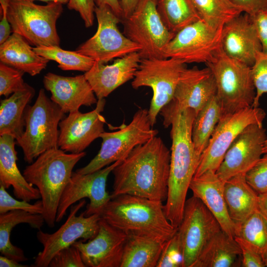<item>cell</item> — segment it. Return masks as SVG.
<instances>
[{"mask_svg":"<svg viewBox=\"0 0 267 267\" xmlns=\"http://www.w3.org/2000/svg\"><path fill=\"white\" fill-rule=\"evenodd\" d=\"M35 95V89L29 86L0 100V135H10L15 140L25 130V111Z\"/></svg>","mask_w":267,"mask_h":267,"instance_id":"obj_28","label":"cell"},{"mask_svg":"<svg viewBox=\"0 0 267 267\" xmlns=\"http://www.w3.org/2000/svg\"><path fill=\"white\" fill-rule=\"evenodd\" d=\"M182 249L177 231L165 243L156 267H182Z\"/></svg>","mask_w":267,"mask_h":267,"instance_id":"obj_39","label":"cell"},{"mask_svg":"<svg viewBox=\"0 0 267 267\" xmlns=\"http://www.w3.org/2000/svg\"><path fill=\"white\" fill-rule=\"evenodd\" d=\"M170 160L171 151L160 137L137 145L113 170L111 198L128 194L166 201Z\"/></svg>","mask_w":267,"mask_h":267,"instance_id":"obj_1","label":"cell"},{"mask_svg":"<svg viewBox=\"0 0 267 267\" xmlns=\"http://www.w3.org/2000/svg\"><path fill=\"white\" fill-rule=\"evenodd\" d=\"M0 60L32 76L40 74L49 61L37 54L28 42L14 32L0 44Z\"/></svg>","mask_w":267,"mask_h":267,"instance_id":"obj_26","label":"cell"},{"mask_svg":"<svg viewBox=\"0 0 267 267\" xmlns=\"http://www.w3.org/2000/svg\"><path fill=\"white\" fill-rule=\"evenodd\" d=\"M16 210L42 215L43 205L42 200L31 204L23 200H17L7 192L3 186L0 185V214Z\"/></svg>","mask_w":267,"mask_h":267,"instance_id":"obj_40","label":"cell"},{"mask_svg":"<svg viewBox=\"0 0 267 267\" xmlns=\"http://www.w3.org/2000/svg\"><path fill=\"white\" fill-rule=\"evenodd\" d=\"M43 83L51 94V100L64 113L78 111L82 106H90L98 100L84 74L67 77L48 72Z\"/></svg>","mask_w":267,"mask_h":267,"instance_id":"obj_22","label":"cell"},{"mask_svg":"<svg viewBox=\"0 0 267 267\" xmlns=\"http://www.w3.org/2000/svg\"><path fill=\"white\" fill-rule=\"evenodd\" d=\"M158 133L151 125L148 110L139 109L129 124L116 132L102 133L100 135L102 141L98 153L86 166L76 172L82 174L91 173L124 160L134 147L157 136Z\"/></svg>","mask_w":267,"mask_h":267,"instance_id":"obj_8","label":"cell"},{"mask_svg":"<svg viewBox=\"0 0 267 267\" xmlns=\"http://www.w3.org/2000/svg\"><path fill=\"white\" fill-rule=\"evenodd\" d=\"M249 185L258 194H267V153L250 168L245 175Z\"/></svg>","mask_w":267,"mask_h":267,"instance_id":"obj_41","label":"cell"},{"mask_svg":"<svg viewBox=\"0 0 267 267\" xmlns=\"http://www.w3.org/2000/svg\"><path fill=\"white\" fill-rule=\"evenodd\" d=\"M50 267H87L79 249L72 245L58 252L51 260Z\"/></svg>","mask_w":267,"mask_h":267,"instance_id":"obj_42","label":"cell"},{"mask_svg":"<svg viewBox=\"0 0 267 267\" xmlns=\"http://www.w3.org/2000/svg\"><path fill=\"white\" fill-rule=\"evenodd\" d=\"M242 12L253 14L267 9V0H230Z\"/></svg>","mask_w":267,"mask_h":267,"instance_id":"obj_46","label":"cell"},{"mask_svg":"<svg viewBox=\"0 0 267 267\" xmlns=\"http://www.w3.org/2000/svg\"><path fill=\"white\" fill-rule=\"evenodd\" d=\"M224 181L215 172L208 170L193 177L189 185L193 196L199 198L219 222L222 230L235 238L236 225L229 215L224 196Z\"/></svg>","mask_w":267,"mask_h":267,"instance_id":"obj_24","label":"cell"},{"mask_svg":"<svg viewBox=\"0 0 267 267\" xmlns=\"http://www.w3.org/2000/svg\"><path fill=\"white\" fill-rule=\"evenodd\" d=\"M122 22L123 34L140 46L138 52L141 58H165L164 49L175 34L163 22L155 0H140Z\"/></svg>","mask_w":267,"mask_h":267,"instance_id":"obj_9","label":"cell"},{"mask_svg":"<svg viewBox=\"0 0 267 267\" xmlns=\"http://www.w3.org/2000/svg\"><path fill=\"white\" fill-rule=\"evenodd\" d=\"M0 267H27L28 266L22 265L19 262L5 257L4 256H0Z\"/></svg>","mask_w":267,"mask_h":267,"instance_id":"obj_50","label":"cell"},{"mask_svg":"<svg viewBox=\"0 0 267 267\" xmlns=\"http://www.w3.org/2000/svg\"><path fill=\"white\" fill-rule=\"evenodd\" d=\"M241 249L242 266L243 267H266L262 257L245 244L241 239L234 238Z\"/></svg>","mask_w":267,"mask_h":267,"instance_id":"obj_44","label":"cell"},{"mask_svg":"<svg viewBox=\"0 0 267 267\" xmlns=\"http://www.w3.org/2000/svg\"><path fill=\"white\" fill-rule=\"evenodd\" d=\"M8 0H0L1 20L0 22V44L4 43L11 35V25L8 21L7 10Z\"/></svg>","mask_w":267,"mask_h":267,"instance_id":"obj_47","label":"cell"},{"mask_svg":"<svg viewBox=\"0 0 267 267\" xmlns=\"http://www.w3.org/2000/svg\"><path fill=\"white\" fill-rule=\"evenodd\" d=\"M266 114L262 108L248 107L233 113L222 115L209 143L201 154L194 177L208 170L216 172L228 148L248 126L262 125Z\"/></svg>","mask_w":267,"mask_h":267,"instance_id":"obj_13","label":"cell"},{"mask_svg":"<svg viewBox=\"0 0 267 267\" xmlns=\"http://www.w3.org/2000/svg\"><path fill=\"white\" fill-rule=\"evenodd\" d=\"M15 140L10 135L0 137V185L6 189L11 186L14 196L18 199L28 202L38 199L41 198L39 190L27 181L17 165Z\"/></svg>","mask_w":267,"mask_h":267,"instance_id":"obj_25","label":"cell"},{"mask_svg":"<svg viewBox=\"0 0 267 267\" xmlns=\"http://www.w3.org/2000/svg\"><path fill=\"white\" fill-rule=\"evenodd\" d=\"M86 154L66 153L58 148L47 150L27 166L23 175L40 193L44 217L48 227L54 226L61 197L68 184L76 164Z\"/></svg>","mask_w":267,"mask_h":267,"instance_id":"obj_4","label":"cell"},{"mask_svg":"<svg viewBox=\"0 0 267 267\" xmlns=\"http://www.w3.org/2000/svg\"><path fill=\"white\" fill-rule=\"evenodd\" d=\"M267 137L262 125L246 127L231 144L216 172L223 181L239 174H245L260 159Z\"/></svg>","mask_w":267,"mask_h":267,"instance_id":"obj_18","label":"cell"},{"mask_svg":"<svg viewBox=\"0 0 267 267\" xmlns=\"http://www.w3.org/2000/svg\"><path fill=\"white\" fill-rule=\"evenodd\" d=\"M216 94L215 80L208 67L186 68L178 80L173 99L160 113H173L190 108L197 114Z\"/></svg>","mask_w":267,"mask_h":267,"instance_id":"obj_19","label":"cell"},{"mask_svg":"<svg viewBox=\"0 0 267 267\" xmlns=\"http://www.w3.org/2000/svg\"><path fill=\"white\" fill-rule=\"evenodd\" d=\"M258 209L267 218V194L259 195Z\"/></svg>","mask_w":267,"mask_h":267,"instance_id":"obj_51","label":"cell"},{"mask_svg":"<svg viewBox=\"0 0 267 267\" xmlns=\"http://www.w3.org/2000/svg\"><path fill=\"white\" fill-rule=\"evenodd\" d=\"M264 262L266 267H267V258L265 260Z\"/></svg>","mask_w":267,"mask_h":267,"instance_id":"obj_54","label":"cell"},{"mask_svg":"<svg viewBox=\"0 0 267 267\" xmlns=\"http://www.w3.org/2000/svg\"><path fill=\"white\" fill-rule=\"evenodd\" d=\"M240 256L241 249L235 238L221 230L207 242L193 267H230Z\"/></svg>","mask_w":267,"mask_h":267,"instance_id":"obj_29","label":"cell"},{"mask_svg":"<svg viewBox=\"0 0 267 267\" xmlns=\"http://www.w3.org/2000/svg\"><path fill=\"white\" fill-rule=\"evenodd\" d=\"M140 0H120L124 19L128 17L134 12Z\"/></svg>","mask_w":267,"mask_h":267,"instance_id":"obj_49","label":"cell"},{"mask_svg":"<svg viewBox=\"0 0 267 267\" xmlns=\"http://www.w3.org/2000/svg\"><path fill=\"white\" fill-rule=\"evenodd\" d=\"M221 47L229 57L253 66L262 45L249 14L243 12L223 25Z\"/></svg>","mask_w":267,"mask_h":267,"instance_id":"obj_21","label":"cell"},{"mask_svg":"<svg viewBox=\"0 0 267 267\" xmlns=\"http://www.w3.org/2000/svg\"><path fill=\"white\" fill-rule=\"evenodd\" d=\"M86 204L85 199L71 206L65 222L52 233L39 230L37 238L42 244L43 250L35 259L34 267H47L53 256L60 250L72 245L78 239L86 242L94 238L99 229L100 214L87 217L85 212L76 216L78 211Z\"/></svg>","mask_w":267,"mask_h":267,"instance_id":"obj_12","label":"cell"},{"mask_svg":"<svg viewBox=\"0 0 267 267\" xmlns=\"http://www.w3.org/2000/svg\"><path fill=\"white\" fill-rule=\"evenodd\" d=\"M100 216L127 235L155 238L164 242L178 230L167 218L163 202L131 194L111 198Z\"/></svg>","mask_w":267,"mask_h":267,"instance_id":"obj_3","label":"cell"},{"mask_svg":"<svg viewBox=\"0 0 267 267\" xmlns=\"http://www.w3.org/2000/svg\"><path fill=\"white\" fill-rule=\"evenodd\" d=\"M34 50L48 60L58 63V67L65 71L87 72L93 65L95 61L76 51H69L59 46H40L34 47Z\"/></svg>","mask_w":267,"mask_h":267,"instance_id":"obj_36","label":"cell"},{"mask_svg":"<svg viewBox=\"0 0 267 267\" xmlns=\"http://www.w3.org/2000/svg\"><path fill=\"white\" fill-rule=\"evenodd\" d=\"M222 116V109L216 96L212 98L196 115L191 137L196 152L201 156Z\"/></svg>","mask_w":267,"mask_h":267,"instance_id":"obj_33","label":"cell"},{"mask_svg":"<svg viewBox=\"0 0 267 267\" xmlns=\"http://www.w3.org/2000/svg\"><path fill=\"white\" fill-rule=\"evenodd\" d=\"M123 160H118L95 172L82 174L73 172L60 200L56 222H60L66 214L67 211L76 202L85 198L89 200L85 212L87 217L93 214H101L111 199L106 191V182L109 175Z\"/></svg>","mask_w":267,"mask_h":267,"instance_id":"obj_16","label":"cell"},{"mask_svg":"<svg viewBox=\"0 0 267 267\" xmlns=\"http://www.w3.org/2000/svg\"><path fill=\"white\" fill-rule=\"evenodd\" d=\"M157 11L167 28L176 34L201 19L191 0H155Z\"/></svg>","mask_w":267,"mask_h":267,"instance_id":"obj_32","label":"cell"},{"mask_svg":"<svg viewBox=\"0 0 267 267\" xmlns=\"http://www.w3.org/2000/svg\"><path fill=\"white\" fill-rule=\"evenodd\" d=\"M196 115L194 110L186 108L163 116L164 126H172V141L168 196L164 210L167 218L176 228L181 222L187 191L201 157L195 150L191 137Z\"/></svg>","mask_w":267,"mask_h":267,"instance_id":"obj_2","label":"cell"},{"mask_svg":"<svg viewBox=\"0 0 267 267\" xmlns=\"http://www.w3.org/2000/svg\"><path fill=\"white\" fill-rule=\"evenodd\" d=\"M186 64L171 58H141L132 86L134 89L148 87L152 89L153 96L148 110L152 127L161 110L173 99L178 80L187 68Z\"/></svg>","mask_w":267,"mask_h":267,"instance_id":"obj_10","label":"cell"},{"mask_svg":"<svg viewBox=\"0 0 267 267\" xmlns=\"http://www.w3.org/2000/svg\"><path fill=\"white\" fill-rule=\"evenodd\" d=\"M62 4L52 1L42 5L30 0H8L7 15L12 32L35 47L59 46L56 22L63 12Z\"/></svg>","mask_w":267,"mask_h":267,"instance_id":"obj_7","label":"cell"},{"mask_svg":"<svg viewBox=\"0 0 267 267\" xmlns=\"http://www.w3.org/2000/svg\"><path fill=\"white\" fill-rule=\"evenodd\" d=\"M94 12L98 23L96 32L78 47L77 52L106 64L115 58L140 50L138 44L120 31L118 25L121 19L108 5H96Z\"/></svg>","mask_w":267,"mask_h":267,"instance_id":"obj_11","label":"cell"},{"mask_svg":"<svg viewBox=\"0 0 267 267\" xmlns=\"http://www.w3.org/2000/svg\"><path fill=\"white\" fill-rule=\"evenodd\" d=\"M24 72L0 63V95L8 97L16 92L27 88L29 85L23 79Z\"/></svg>","mask_w":267,"mask_h":267,"instance_id":"obj_37","label":"cell"},{"mask_svg":"<svg viewBox=\"0 0 267 267\" xmlns=\"http://www.w3.org/2000/svg\"><path fill=\"white\" fill-rule=\"evenodd\" d=\"M259 254L267 258V218L258 208L236 226L235 237Z\"/></svg>","mask_w":267,"mask_h":267,"instance_id":"obj_34","label":"cell"},{"mask_svg":"<svg viewBox=\"0 0 267 267\" xmlns=\"http://www.w3.org/2000/svg\"><path fill=\"white\" fill-rule=\"evenodd\" d=\"M141 59L138 52L117 58L111 65L95 61L84 75L97 99L104 98L113 91L133 79Z\"/></svg>","mask_w":267,"mask_h":267,"instance_id":"obj_23","label":"cell"},{"mask_svg":"<svg viewBox=\"0 0 267 267\" xmlns=\"http://www.w3.org/2000/svg\"><path fill=\"white\" fill-rule=\"evenodd\" d=\"M222 27H214L202 19L177 32L164 51L165 58H171L185 64L208 62L221 47Z\"/></svg>","mask_w":267,"mask_h":267,"instance_id":"obj_15","label":"cell"},{"mask_svg":"<svg viewBox=\"0 0 267 267\" xmlns=\"http://www.w3.org/2000/svg\"><path fill=\"white\" fill-rule=\"evenodd\" d=\"M251 70L256 89V96L252 107L256 108L259 107L261 97L267 93V53L262 51L257 53Z\"/></svg>","mask_w":267,"mask_h":267,"instance_id":"obj_38","label":"cell"},{"mask_svg":"<svg viewBox=\"0 0 267 267\" xmlns=\"http://www.w3.org/2000/svg\"><path fill=\"white\" fill-rule=\"evenodd\" d=\"M245 175L229 178L223 185L228 212L236 229L258 208L259 195L247 182Z\"/></svg>","mask_w":267,"mask_h":267,"instance_id":"obj_27","label":"cell"},{"mask_svg":"<svg viewBox=\"0 0 267 267\" xmlns=\"http://www.w3.org/2000/svg\"><path fill=\"white\" fill-rule=\"evenodd\" d=\"M206 64L215 80L222 115L252 107L256 89L251 67L229 57L221 47Z\"/></svg>","mask_w":267,"mask_h":267,"instance_id":"obj_5","label":"cell"},{"mask_svg":"<svg viewBox=\"0 0 267 267\" xmlns=\"http://www.w3.org/2000/svg\"><path fill=\"white\" fill-rule=\"evenodd\" d=\"M44 222L42 215L23 210H12L0 214V252L2 255L19 263L28 260L23 250L11 243L10 239L11 230L16 225L22 223L41 230Z\"/></svg>","mask_w":267,"mask_h":267,"instance_id":"obj_30","label":"cell"},{"mask_svg":"<svg viewBox=\"0 0 267 267\" xmlns=\"http://www.w3.org/2000/svg\"><path fill=\"white\" fill-rule=\"evenodd\" d=\"M95 0H69L68 8L79 12L83 20L85 27H91L94 22L95 5Z\"/></svg>","mask_w":267,"mask_h":267,"instance_id":"obj_43","label":"cell"},{"mask_svg":"<svg viewBox=\"0 0 267 267\" xmlns=\"http://www.w3.org/2000/svg\"><path fill=\"white\" fill-rule=\"evenodd\" d=\"M30 0V1H33L34 0H40L42 1L46 2L47 3L49 2L54 1V2H58L63 4L65 3H68L69 0Z\"/></svg>","mask_w":267,"mask_h":267,"instance_id":"obj_52","label":"cell"},{"mask_svg":"<svg viewBox=\"0 0 267 267\" xmlns=\"http://www.w3.org/2000/svg\"><path fill=\"white\" fill-rule=\"evenodd\" d=\"M64 112L49 98L43 89L34 104L25 111V130L16 143L21 147L25 162L31 164L45 151L58 148L59 130Z\"/></svg>","mask_w":267,"mask_h":267,"instance_id":"obj_6","label":"cell"},{"mask_svg":"<svg viewBox=\"0 0 267 267\" xmlns=\"http://www.w3.org/2000/svg\"><path fill=\"white\" fill-rule=\"evenodd\" d=\"M221 230L217 219L199 198L192 196L187 199L177 230L182 249V267H193L207 242Z\"/></svg>","mask_w":267,"mask_h":267,"instance_id":"obj_14","label":"cell"},{"mask_svg":"<svg viewBox=\"0 0 267 267\" xmlns=\"http://www.w3.org/2000/svg\"><path fill=\"white\" fill-rule=\"evenodd\" d=\"M201 19L216 27L243 13L230 0H191Z\"/></svg>","mask_w":267,"mask_h":267,"instance_id":"obj_35","label":"cell"},{"mask_svg":"<svg viewBox=\"0 0 267 267\" xmlns=\"http://www.w3.org/2000/svg\"><path fill=\"white\" fill-rule=\"evenodd\" d=\"M249 15L256 29L262 51L267 53V9Z\"/></svg>","mask_w":267,"mask_h":267,"instance_id":"obj_45","label":"cell"},{"mask_svg":"<svg viewBox=\"0 0 267 267\" xmlns=\"http://www.w3.org/2000/svg\"><path fill=\"white\" fill-rule=\"evenodd\" d=\"M266 153H267V137L265 141L263 148V154Z\"/></svg>","mask_w":267,"mask_h":267,"instance_id":"obj_53","label":"cell"},{"mask_svg":"<svg viewBox=\"0 0 267 267\" xmlns=\"http://www.w3.org/2000/svg\"><path fill=\"white\" fill-rule=\"evenodd\" d=\"M127 237L101 218L94 238L88 242L77 241L73 245L80 251L86 267H120Z\"/></svg>","mask_w":267,"mask_h":267,"instance_id":"obj_20","label":"cell"},{"mask_svg":"<svg viewBox=\"0 0 267 267\" xmlns=\"http://www.w3.org/2000/svg\"><path fill=\"white\" fill-rule=\"evenodd\" d=\"M106 103L105 98L99 99L92 111L81 113L79 110L69 113L59 123L58 145L65 152H83L104 132L105 118L101 114Z\"/></svg>","mask_w":267,"mask_h":267,"instance_id":"obj_17","label":"cell"},{"mask_svg":"<svg viewBox=\"0 0 267 267\" xmlns=\"http://www.w3.org/2000/svg\"><path fill=\"white\" fill-rule=\"evenodd\" d=\"M95 2L96 5L101 4L108 5L121 21L123 20V13L119 0H95Z\"/></svg>","mask_w":267,"mask_h":267,"instance_id":"obj_48","label":"cell"},{"mask_svg":"<svg viewBox=\"0 0 267 267\" xmlns=\"http://www.w3.org/2000/svg\"><path fill=\"white\" fill-rule=\"evenodd\" d=\"M165 242L147 237L128 235L120 267H156Z\"/></svg>","mask_w":267,"mask_h":267,"instance_id":"obj_31","label":"cell"}]
</instances>
